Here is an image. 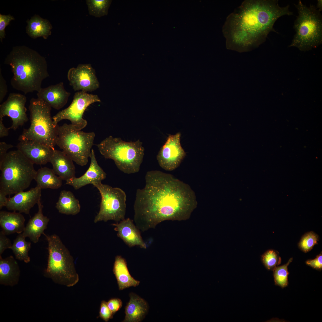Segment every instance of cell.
I'll list each match as a JSON object with an SVG mask.
<instances>
[{
    "label": "cell",
    "instance_id": "obj_1",
    "mask_svg": "<svg viewBox=\"0 0 322 322\" xmlns=\"http://www.w3.org/2000/svg\"><path fill=\"white\" fill-rule=\"evenodd\" d=\"M145 185L136 192L134 221L143 232L166 220L188 219L197 205L190 186L170 174L158 170L147 172Z\"/></svg>",
    "mask_w": 322,
    "mask_h": 322
},
{
    "label": "cell",
    "instance_id": "obj_2",
    "mask_svg": "<svg viewBox=\"0 0 322 322\" xmlns=\"http://www.w3.org/2000/svg\"><path fill=\"white\" fill-rule=\"evenodd\" d=\"M289 5L281 7L276 0H245L227 17L223 27L227 49L247 52L266 40L276 20L293 12Z\"/></svg>",
    "mask_w": 322,
    "mask_h": 322
},
{
    "label": "cell",
    "instance_id": "obj_3",
    "mask_svg": "<svg viewBox=\"0 0 322 322\" xmlns=\"http://www.w3.org/2000/svg\"><path fill=\"white\" fill-rule=\"evenodd\" d=\"M4 63L10 66L13 74L11 85L25 95L38 92L43 81L49 76L45 58L26 46L14 47Z\"/></svg>",
    "mask_w": 322,
    "mask_h": 322
},
{
    "label": "cell",
    "instance_id": "obj_4",
    "mask_svg": "<svg viewBox=\"0 0 322 322\" xmlns=\"http://www.w3.org/2000/svg\"><path fill=\"white\" fill-rule=\"evenodd\" d=\"M34 164L18 149L8 152L0 162V191L7 196L29 187L36 172Z\"/></svg>",
    "mask_w": 322,
    "mask_h": 322
},
{
    "label": "cell",
    "instance_id": "obj_5",
    "mask_svg": "<svg viewBox=\"0 0 322 322\" xmlns=\"http://www.w3.org/2000/svg\"><path fill=\"white\" fill-rule=\"evenodd\" d=\"M44 235L48 242V256L44 276L58 284L73 286L78 282L79 277L73 257L57 235Z\"/></svg>",
    "mask_w": 322,
    "mask_h": 322
},
{
    "label": "cell",
    "instance_id": "obj_6",
    "mask_svg": "<svg viewBox=\"0 0 322 322\" xmlns=\"http://www.w3.org/2000/svg\"><path fill=\"white\" fill-rule=\"evenodd\" d=\"M139 140L126 142L111 136L97 145L100 153L106 159L113 160L117 168L125 174L138 172L144 156V148Z\"/></svg>",
    "mask_w": 322,
    "mask_h": 322
},
{
    "label": "cell",
    "instance_id": "obj_7",
    "mask_svg": "<svg viewBox=\"0 0 322 322\" xmlns=\"http://www.w3.org/2000/svg\"><path fill=\"white\" fill-rule=\"evenodd\" d=\"M298 15L295 21L293 28L295 31L288 47H295L305 51L316 48L322 43V17L314 5L309 7L299 0L294 4Z\"/></svg>",
    "mask_w": 322,
    "mask_h": 322
},
{
    "label": "cell",
    "instance_id": "obj_8",
    "mask_svg": "<svg viewBox=\"0 0 322 322\" xmlns=\"http://www.w3.org/2000/svg\"><path fill=\"white\" fill-rule=\"evenodd\" d=\"M51 108L42 100L32 98L29 106L30 125L24 129L18 140L35 142L54 149L59 126L51 117Z\"/></svg>",
    "mask_w": 322,
    "mask_h": 322
},
{
    "label": "cell",
    "instance_id": "obj_9",
    "mask_svg": "<svg viewBox=\"0 0 322 322\" xmlns=\"http://www.w3.org/2000/svg\"><path fill=\"white\" fill-rule=\"evenodd\" d=\"M95 137L94 132H86L71 124L58 126L56 144L77 164H87Z\"/></svg>",
    "mask_w": 322,
    "mask_h": 322
},
{
    "label": "cell",
    "instance_id": "obj_10",
    "mask_svg": "<svg viewBox=\"0 0 322 322\" xmlns=\"http://www.w3.org/2000/svg\"><path fill=\"white\" fill-rule=\"evenodd\" d=\"M92 184L98 190L101 196L100 210L94 222L112 220L118 222L124 219L126 210L125 192L120 188L103 184L101 182Z\"/></svg>",
    "mask_w": 322,
    "mask_h": 322
},
{
    "label": "cell",
    "instance_id": "obj_11",
    "mask_svg": "<svg viewBox=\"0 0 322 322\" xmlns=\"http://www.w3.org/2000/svg\"><path fill=\"white\" fill-rule=\"evenodd\" d=\"M101 101L96 95L89 94L82 91L77 92L75 93L70 105L53 116V120L55 124H58L62 120H68L76 129L81 130L87 124V121L83 118L86 109L91 104Z\"/></svg>",
    "mask_w": 322,
    "mask_h": 322
},
{
    "label": "cell",
    "instance_id": "obj_12",
    "mask_svg": "<svg viewBox=\"0 0 322 322\" xmlns=\"http://www.w3.org/2000/svg\"><path fill=\"white\" fill-rule=\"evenodd\" d=\"M181 136L179 132L169 135L157 156L160 166L166 171H172L177 168L186 155L181 145Z\"/></svg>",
    "mask_w": 322,
    "mask_h": 322
},
{
    "label": "cell",
    "instance_id": "obj_13",
    "mask_svg": "<svg viewBox=\"0 0 322 322\" xmlns=\"http://www.w3.org/2000/svg\"><path fill=\"white\" fill-rule=\"evenodd\" d=\"M27 98L20 93H10L6 100L0 105V119L10 117L12 124L8 129L16 130L27 122L28 119L25 107Z\"/></svg>",
    "mask_w": 322,
    "mask_h": 322
},
{
    "label": "cell",
    "instance_id": "obj_14",
    "mask_svg": "<svg viewBox=\"0 0 322 322\" xmlns=\"http://www.w3.org/2000/svg\"><path fill=\"white\" fill-rule=\"evenodd\" d=\"M67 77L69 85L75 91L91 92L100 87L95 69L90 64H79L70 68Z\"/></svg>",
    "mask_w": 322,
    "mask_h": 322
},
{
    "label": "cell",
    "instance_id": "obj_15",
    "mask_svg": "<svg viewBox=\"0 0 322 322\" xmlns=\"http://www.w3.org/2000/svg\"><path fill=\"white\" fill-rule=\"evenodd\" d=\"M17 149L33 164L44 165L50 162L55 149L35 142L20 141Z\"/></svg>",
    "mask_w": 322,
    "mask_h": 322
},
{
    "label": "cell",
    "instance_id": "obj_16",
    "mask_svg": "<svg viewBox=\"0 0 322 322\" xmlns=\"http://www.w3.org/2000/svg\"><path fill=\"white\" fill-rule=\"evenodd\" d=\"M41 190L36 186L27 191L17 193L8 198L6 207L9 210L29 214L31 209L41 199Z\"/></svg>",
    "mask_w": 322,
    "mask_h": 322
},
{
    "label": "cell",
    "instance_id": "obj_17",
    "mask_svg": "<svg viewBox=\"0 0 322 322\" xmlns=\"http://www.w3.org/2000/svg\"><path fill=\"white\" fill-rule=\"evenodd\" d=\"M70 95L65 89L63 82L42 88L37 94L38 98L56 110L61 109L66 104Z\"/></svg>",
    "mask_w": 322,
    "mask_h": 322
},
{
    "label": "cell",
    "instance_id": "obj_18",
    "mask_svg": "<svg viewBox=\"0 0 322 322\" xmlns=\"http://www.w3.org/2000/svg\"><path fill=\"white\" fill-rule=\"evenodd\" d=\"M114 230L117 232V236L130 247L138 246L145 249L146 244L141 236L140 230L129 218L112 225Z\"/></svg>",
    "mask_w": 322,
    "mask_h": 322
},
{
    "label": "cell",
    "instance_id": "obj_19",
    "mask_svg": "<svg viewBox=\"0 0 322 322\" xmlns=\"http://www.w3.org/2000/svg\"><path fill=\"white\" fill-rule=\"evenodd\" d=\"M89 157L91 162L89 168L81 176L74 177L66 181V184L73 187L75 190L78 189L86 185L101 181L105 179L106 174L99 165L94 151L91 150Z\"/></svg>",
    "mask_w": 322,
    "mask_h": 322
},
{
    "label": "cell",
    "instance_id": "obj_20",
    "mask_svg": "<svg viewBox=\"0 0 322 322\" xmlns=\"http://www.w3.org/2000/svg\"><path fill=\"white\" fill-rule=\"evenodd\" d=\"M38 210L29 220L22 233L24 236L28 237L34 243L38 242L41 234L44 235V230L47 228L49 219L43 213V205L40 199L37 203Z\"/></svg>",
    "mask_w": 322,
    "mask_h": 322
},
{
    "label": "cell",
    "instance_id": "obj_21",
    "mask_svg": "<svg viewBox=\"0 0 322 322\" xmlns=\"http://www.w3.org/2000/svg\"><path fill=\"white\" fill-rule=\"evenodd\" d=\"M73 162L63 151L55 149L50 162L55 174L62 180L66 181L75 177Z\"/></svg>",
    "mask_w": 322,
    "mask_h": 322
},
{
    "label": "cell",
    "instance_id": "obj_22",
    "mask_svg": "<svg viewBox=\"0 0 322 322\" xmlns=\"http://www.w3.org/2000/svg\"><path fill=\"white\" fill-rule=\"evenodd\" d=\"M20 275L18 264L14 257L10 256L3 258L0 256V284L13 286L17 285Z\"/></svg>",
    "mask_w": 322,
    "mask_h": 322
},
{
    "label": "cell",
    "instance_id": "obj_23",
    "mask_svg": "<svg viewBox=\"0 0 322 322\" xmlns=\"http://www.w3.org/2000/svg\"><path fill=\"white\" fill-rule=\"evenodd\" d=\"M130 299L125 308L124 322H139L147 314L148 304L143 298L134 293L129 294Z\"/></svg>",
    "mask_w": 322,
    "mask_h": 322
},
{
    "label": "cell",
    "instance_id": "obj_24",
    "mask_svg": "<svg viewBox=\"0 0 322 322\" xmlns=\"http://www.w3.org/2000/svg\"><path fill=\"white\" fill-rule=\"evenodd\" d=\"M25 221L24 216L19 212H0V225L1 230L6 235L22 233L25 227Z\"/></svg>",
    "mask_w": 322,
    "mask_h": 322
},
{
    "label": "cell",
    "instance_id": "obj_25",
    "mask_svg": "<svg viewBox=\"0 0 322 322\" xmlns=\"http://www.w3.org/2000/svg\"><path fill=\"white\" fill-rule=\"evenodd\" d=\"M113 271L120 290L131 287H136L140 283V281L136 280L131 276L127 267L126 261L121 256H116Z\"/></svg>",
    "mask_w": 322,
    "mask_h": 322
},
{
    "label": "cell",
    "instance_id": "obj_26",
    "mask_svg": "<svg viewBox=\"0 0 322 322\" xmlns=\"http://www.w3.org/2000/svg\"><path fill=\"white\" fill-rule=\"evenodd\" d=\"M55 207L59 213L67 215H76L80 209L78 200L71 191L65 190L60 193Z\"/></svg>",
    "mask_w": 322,
    "mask_h": 322
},
{
    "label": "cell",
    "instance_id": "obj_27",
    "mask_svg": "<svg viewBox=\"0 0 322 322\" xmlns=\"http://www.w3.org/2000/svg\"><path fill=\"white\" fill-rule=\"evenodd\" d=\"M34 179L37 186L41 189H57L61 186L63 180L53 169L46 167H41L36 171Z\"/></svg>",
    "mask_w": 322,
    "mask_h": 322
},
{
    "label": "cell",
    "instance_id": "obj_28",
    "mask_svg": "<svg viewBox=\"0 0 322 322\" xmlns=\"http://www.w3.org/2000/svg\"><path fill=\"white\" fill-rule=\"evenodd\" d=\"M52 29V25L48 20L38 16H34L27 22V33L34 38L42 37L47 39L51 34Z\"/></svg>",
    "mask_w": 322,
    "mask_h": 322
},
{
    "label": "cell",
    "instance_id": "obj_29",
    "mask_svg": "<svg viewBox=\"0 0 322 322\" xmlns=\"http://www.w3.org/2000/svg\"><path fill=\"white\" fill-rule=\"evenodd\" d=\"M25 238L22 233L19 234L14 240L11 249L16 259L28 263L30 261L28 253L31 247V243L27 241Z\"/></svg>",
    "mask_w": 322,
    "mask_h": 322
},
{
    "label": "cell",
    "instance_id": "obj_30",
    "mask_svg": "<svg viewBox=\"0 0 322 322\" xmlns=\"http://www.w3.org/2000/svg\"><path fill=\"white\" fill-rule=\"evenodd\" d=\"M86 1L89 14L96 17H100L107 15L111 2V1L106 0Z\"/></svg>",
    "mask_w": 322,
    "mask_h": 322
},
{
    "label": "cell",
    "instance_id": "obj_31",
    "mask_svg": "<svg viewBox=\"0 0 322 322\" xmlns=\"http://www.w3.org/2000/svg\"><path fill=\"white\" fill-rule=\"evenodd\" d=\"M292 260V258H291L286 264L281 266H277L273 270V275L276 285L282 288L287 286L288 284V277L289 274L288 266Z\"/></svg>",
    "mask_w": 322,
    "mask_h": 322
},
{
    "label": "cell",
    "instance_id": "obj_32",
    "mask_svg": "<svg viewBox=\"0 0 322 322\" xmlns=\"http://www.w3.org/2000/svg\"><path fill=\"white\" fill-rule=\"evenodd\" d=\"M261 260L266 267L272 270L281 262V258L278 252L272 250L264 253L261 256Z\"/></svg>",
    "mask_w": 322,
    "mask_h": 322
},
{
    "label": "cell",
    "instance_id": "obj_33",
    "mask_svg": "<svg viewBox=\"0 0 322 322\" xmlns=\"http://www.w3.org/2000/svg\"><path fill=\"white\" fill-rule=\"evenodd\" d=\"M318 236L312 231L307 232L302 237L298 244L299 248L305 253L310 251L318 244Z\"/></svg>",
    "mask_w": 322,
    "mask_h": 322
},
{
    "label": "cell",
    "instance_id": "obj_34",
    "mask_svg": "<svg viewBox=\"0 0 322 322\" xmlns=\"http://www.w3.org/2000/svg\"><path fill=\"white\" fill-rule=\"evenodd\" d=\"M13 16L10 15H3L0 14V38L1 41L5 37V29L10 21L14 20Z\"/></svg>",
    "mask_w": 322,
    "mask_h": 322
},
{
    "label": "cell",
    "instance_id": "obj_35",
    "mask_svg": "<svg viewBox=\"0 0 322 322\" xmlns=\"http://www.w3.org/2000/svg\"><path fill=\"white\" fill-rule=\"evenodd\" d=\"M113 314L108 307L107 302L103 301L101 303L99 312L100 317L106 322L113 318Z\"/></svg>",
    "mask_w": 322,
    "mask_h": 322
},
{
    "label": "cell",
    "instance_id": "obj_36",
    "mask_svg": "<svg viewBox=\"0 0 322 322\" xmlns=\"http://www.w3.org/2000/svg\"><path fill=\"white\" fill-rule=\"evenodd\" d=\"M3 232L1 230L0 232V256L4 250L7 249H11L12 244L11 241Z\"/></svg>",
    "mask_w": 322,
    "mask_h": 322
},
{
    "label": "cell",
    "instance_id": "obj_37",
    "mask_svg": "<svg viewBox=\"0 0 322 322\" xmlns=\"http://www.w3.org/2000/svg\"><path fill=\"white\" fill-rule=\"evenodd\" d=\"M107 303L108 307L113 314L118 311L122 305L121 300L118 298L110 299Z\"/></svg>",
    "mask_w": 322,
    "mask_h": 322
},
{
    "label": "cell",
    "instance_id": "obj_38",
    "mask_svg": "<svg viewBox=\"0 0 322 322\" xmlns=\"http://www.w3.org/2000/svg\"><path fill=\"white\" fill-rule=\"evenodd\" d=\"M306 264L308 265L315 269L321 270L322 269V255L321 253L313 259L309 260L306 261Z\"/></svg>",
    "mask_w": 322,
    "mask_h": 322
},
{
    "label": "cell",
    "instance_id": "obj_39",
    "mask_svg": "<svg viewBox=\"0 0 322 322\" xmlns=\"http://www.w3.org/2000/svg\"><path fill=\"white\" fill-rule=\"evenodd\" d=\"M6 82L3 77L0 69V103H1L7 92Z\"/></svg>",
    "mask_w": 322,
    "mask_h": 322
},
{
    "label": "cell",
    "instance_id": "obj_40",
    "mask_svg": "<svg viewBox=\"0 0 322 322\" xmlns=\"http://www.w3.org/2000/svg\"><path fill=\"white\" fill-rule=\"evenodd\" d=\"M13 147L12 145L8 144L4 142L0 143V162H1L6 155L7 150Z\"/></svg>",
    "mask_w": 322,
    "mask_h": 322
},
{
    "label": "cell",
    "instance_id": "obj_41",
    "mask_svg": "<svg viewBox=\"0 0 322 322\" xmlns=\"http://www.w3.org/2000/svg\"><path fill=\"white\" fill-rule=\"evenodd\" d=\"M3 120L0 119V137L2 138L8 135V128H6L3 123Z\"/></svg>",
    "mask_w": 322,
    "mask_h": 322
},
{
    "label": "cell",
    "instance_id": "obj_42",
    "mask_svg": "<svg viewBox=\"0 0 322 322\" xmlns=\"http://www.w3.org/2000/svg\"><path fill=\"white\" fill-rule=\"evenodd\" d=\"M6 195L0 191V209L4 207H6L8 201V198Z\"/></svg>",
    "mask_w": 322,
    "mask_h": 322
},
{
    "label": "cell",
    "instance_id": "obj_43",
    "mask_svg": "<svg viewBox=\"0 0 322 322\" xmlns=\"http://www.w3.org/2000/svg\"><path fill=\"white\" fill-rule=\"evenodd\" d=\"M317 8L320 11H321L322 10V0H318L317 1V6H316Z\"/></svg>",
    "mask_w": 322,
    "mask_h": 322
}]
</instances>
